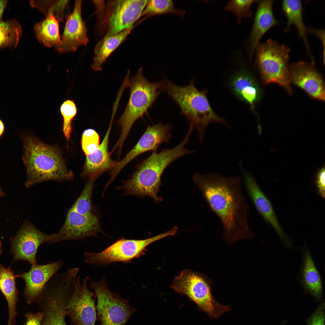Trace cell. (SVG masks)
I'll return each instance as SVG.
<instances>
[{
	"instance_id": "obj_1",
	"label": "cell",
	"mask_w": 325,
	"mask_h": 325,
	"mask_svg": "<svg viewBox=\"0 0 325 325\" xmlns=\"http://www.w3.org/2000/svg\"><path fill=\"white\" fill-rule=\"evenodd\" d=\"M193 179L210 209L219 218L225 241L231 244L253 237L248 220L249 206L240 177L196 173Z\"/></svg>"
},
{
	"instance_id": "obj_2",
	"label": "cell",
	"mask_w": 325,
	"mask_h": 325,
	"mask_svg": "<svg viewBox=\"0 0 325 325\" xmlns=\"http://www.w3.org/2000/svg\"><path fill=\"white\" fill-rule=\"evenodd\" d=\"M191 133L188 132L179 144L170 149H163L159 153L153 152L139 165L130 178L123 181L119 189L124 191V195L143 197H152L157 203L162 200L157 196L161 185V177L166 168L175 160L193 151L185 146L189 141Z\"/></svg>"
},
{
	"instance_id": "obj_3",
	"label": "cell",
	"mask_w": 325,
	"mask_h": 325,
	"mask_svg": "<svg viewBox=\"0 0 325 325\" xmlns=\"http://www.w3.org/2000/svg\"><path fill=\"white\" fill-rule=\"evenodd\" d=\"M22 159L27 170L26 188L42 182L72 180V172L66 168L60 152L34 136L23 134Z\"/></svg>"
},
{
	"instance_id": "obj_4",
	"label": "cell",
	"mask_w": 325,
	"mask_h": 325,
	"mask_svg": "<svg viewBox=\"0 0 325 325\" xmlns=\"http://www.w3.org/2000/svg\"><path fill=\"white\" fill-rule=\"evenodd\" d=\"M162 91L166 92L179 106L181 113L189 122L190 126L196 128L200 142L203 141L208 125L215 122L229 128L225 119L218 116L212 108L206 96L207 91H199L193 78L186 86L178 85L166 78L161 80Z\"/></svg>"
},
{
	"instance_id": "obj_5",
	"label": "cell",
	"mask_w": 325,
	"mask_h": 325,
	"mask_svg": "<svg viewBox=\"0 0 325 325\" xmlns=\"http://www.w3.org/2000/svg\"><path fill=\"white\" fill-rule=\"evenodd\" d=\"M127 86L130 89V96L126 107L117 121L121 131L119 138L111 151L117 149L120 155L123 144L135 122L145 114L154 103L162 91L161 81L151 82L143 75L141 68L135 76L128 79Z\"/></svg>"
},
{
	"instance_id": "obj_6",
	"label": "cell",
	"mask_w": 325,
	"mask_h": 325,
	"mask_svg": "<svg viewBox=\"0 0 325 325\" xmlns=\"http://www.w3.org/2000/svg\"><path fill=\"white\" fill-rule=\"evenodd\" d=\"M291 49L271 39L260 43L255 51V63L265 84L274 83L292 92L288 73Z\"/></svg>"
},
{
	"instance_id": "obj_7",
	"label": "cell",
	"mask_w": 325,
	"mask_h": 325,
	"mask_svg": "<svg viewBox=\"0 0 325 325\" xmlns=\"http://www.w3.org/2000/svg\"><path fill=\"white\" fill-rule=\"evenodd\" d=\"M212 281L202 274L189 270L182 271L175 277L171 287L178 292L188 296L201 310L212 319L218 318L231 310L229 306L218 302L212 293Z\"/></svg>"
},
{
	"instance_id": "obj_8",
	"label": "cell",
	"mask_w": 325,
	"mask_h": 325,
	"mask_svg": "<svg viewBox=\"0 0 325 325\" xmlns=\"http://www.w3.org/2000/svg\"><path fill=\"white\" fill-rule=\"evenodd\" d=\"M74 286L73 281L65 277H56L49 280L37 304L43 314L41 325H68L66 308Z\"/></svg>"
},
{
	"instance_id": "obj_9",
	"label": "cell",
	"mask_w": 325,
	"mask_h": 325,
	"mask_svg": "<svg viewBox=\"0 0 325 325\" xmlns=\"http://www.w3.org/2000/svg\"><path fill=\"white\" fill-rule=\"evenodd\" d=\"M90 286L97 299V320L100 325H125L137 309L130 305L129 299L111 291L104 278L98 282L91 281Z\"/></svg>"
},
{
	"instance_id": "obj_10",
	"label": "cell",
	"mask_w": 325,
	"mask_h": 325,
	"mask_svg": "<svg viewBox=\"0 0 325 325\" xmlns=\"http://www.w3.org/2000/svg\"><path fill=\"white\" fill-rule=\"evenodd\" d=\"M175 234L173 229L147 239L137 240L123 238L117 240L99 253L85 252L86 263L104 265L117 262L128 263L139 257L144 253L146 247L152 243Z\"/></svg>"
},
{
	"instance_id": "obj_11",
	"label": "cell",
	"mask_w": 325,
	"mask_h": 325,
	"mask_svg": "<svg viewBox=\"0 0 325 325\" xmlns=\"http://www.w3.org/2000/svg\"><path fill=\"white\" fill-rule=\"evenodd\" d=\"M148 0H112L107 4L103 22L104 36L116 34L134 27L141 17Z\"/></svg>"
},
{
	"instance_id": "obj_12",
	"label": "cell",
	"mask_w": 325,
	"mask_h": 325,
	"mask_svg": "<svg viewBox=\"0 0 325 325\" xmlns=\"http://www.w3.org/2000/svg\"><path fill=\"white\" fill-rule=\"evenodd\" d=\"M89 277L81 282L78 275L74 288L66 308L72 325H95L97 320L95 294L88 287Z\"/></svg>"
},
{
	"instance_id": "obj_13",
	"label": "cell",
	"mask_w": 325,
	"mask_h": 325,
	"mask_svg": "<svg viewBox=\"0 0 325 325\" xmlns=\"http://www.w3.org/2000/svg\"><path fill=\"white\" fill-rule=\"evenodd\" d=\"M55 235L45 234L25 220L16 234L10 239L14 260H25L31 265L36 263V254L39 247L48 242Z\"/></svg>"
},
{
	"instance_id": "obj_14",
	"label": "cell",
	"mask_w": 325,
	"mask_h": 325,
	"mask_svg": "<svg viewBox=\"0 0 325 325\" xmlns=\"http://www.w3.org/2000/svg\"><path fill=\"white\" fill-rule=\"evenodd\" d=\"M172 127L162 123L148 126L137 143L120 161L117 162L115 167L110 173L112 182L121 170L128 164L140 154L149 151L156 152L162 143H168L171 138L170 133Z\"/></svg>"
},
{
	"instance_id": "obj_15",
	"label": "cell",
	"mask_w": 325,
	"mask_h": 325,
	"mask_svg": "<svg viewBox=\"0 0 325 325\" xmlns=\"http://www.w3.org/2000/svg\"><path fill=\"white\" fill-rule=\"evenodd\" d=\"M102 232L97 217L93 214H79L71 207L60 230L47 243L52 244L67 240H82L96 236Z\"/></svg>"
},
{
	"instance_id": "obj_16",
	"label": "cell",
	"mask_w": 325,
	"mask_h": 325,
	"mask_svg": "<svg viewBox=\"0 0 325 325\" xmlns=\"http://www.w3.org/2000/svg\"><path fill=\"white\" fill-rule=\"evenodd\" d=\"M63 264L62 260L45 265L37 263L32 265L27 272L17 275L23 278L25 283L23 295L28 304H38L41 301L46 286L51 278Z\"/></svg>"
},
{
	"instance_id": "obj_17",
	"label": "cell",
	"mask_w": 325,
	"mask_h": 325,
	"mask_svg": "<svg viewBox=\"0 0 325 325\" xmlns=\"http://www.w3.org/2000/svg\"><path fill=\"white\" fill-rule=\"evenodd\" d=\"M240 166L246 190L255 208L264 220L273 227L285 245L288 247H291L292 242L281 228L269 200L253 175L245 171L241 164Z\"/></svg>"
},
{
	"instance_id": "obj_18",
	"label": "cell",
	"mask_w": 325,
	"mask_h": 325,
	"mask_svg": "<svg viewBox=\"0 0 325 325\" xmlns=\"http://www.w3.org/2000/svg\"><path fill=\"white\" fill-rule=\"evenodd\" d=\"M82 0L75 1L73 11L67 19L61 43L55 48L59 54L73 52L89 42L87 29L82 16Z\"/></svg>"
},
{
	"instance_id": "obj_19",
	"label": "cell",
	"mask_w": 325,
	"mask_h": 325,
	"mask_svg": "<svg viewBox=\"0 0 325 325\" xmlns=\"http://www.w3.org/2000/svg\"><path fill=\"white\" fill-rule=\"evenodd\" d=\"M288 73L290 83L300 87L314 98L324 101V82L313 63L300 61L293 63L289 65Z\"/></svg>"
},
{
	"instance_id": "obj_20",
	"label": "cell",
	"mask_w": 325,
	"mask_h": 325,
	"mask_svg": "<svg viewBox=\"0 0 325 325\" xmlns=\"http://www.w3.org/2000/svg\"><path fill=\"white\" fill-rule=\"evenodd\" d=\"M112 115L109 127L101 144L92 154L86 156L81 176L95 180L102 174L111 171L117 162L113 160L108 151L109 137L114 118Z\"/></svg>"
},
{
	"instance_id": "obj_21",
	"label": "cell",
	"mask_w": 325,
	"mask_h": 325,
	"mask_svg": "<svg viewBox=\"0 0 325 325\" xmlns=\"http://www.w3.org/2000/svg\"><path fill=\"white\" fill-rule=\"evenodd\" d=\"M257 2V10L248 42V52L250 58L260 43L263 36L278 23L273 13L274 1L261 0Z\"/></svg>"
},
{
	"instance_id": "obj_22",
	"label": "cell",
	"mask_w": 325,
	"mask_h": 325,
	"mask_svg": "<svg viewBox=\"0 0 325 325\" xmlns=\"http://www.w3.org/2000/svg\"><path fill=\"white\" fill-rule=\"evenodd\" d=\"M14 275L10 267L5 268L0 264V290L7 302L8 318L7 325H15L17 315L18 292L15 286Z\"/></svg>"
},
{
	"instance_id": "obj_23",
	"label": "cell",
	"mask_w": 325,
	"mask_h": 325,
	"mask_svg": "<svg viewBox=\"0 0 325 325\" xmlns=\"http://www.w3.org/2000/svg\"><path fill=\"white\" fill-rule=\"evenodd\" d=\"M282 9L287 19L285 32H287L293 25L298 31L299 36L303 40L311 59L313 58L307 36V28L305 26L303 17V6L301 1L285 0L282 2Z\"/></svg>"
},
{
	"instance_id": "obj_24",
	"label": "cell",
	"mask_w": 325,
	"mask_h": 325,
	"mask_svg": "<svg viewBox=\"0 0 325 325\" xmlns=\"http://www.w3.org/2000/svg\"><path fill=\"white\" fill-rule=\"evenodd\" d=\"M133 28L124 30L116 34L104 36L95 46L94 56L91 65L95 71L102 70V66L110 55L125 40Z\"/></svg>"
},
{
	"instance_id": "obj_25",
	"label": "cell",
	"mask_w": 325,
	"mask_h": 325,
	"mask_svg": "<svg viewBox=\"0 0 325 325\" xmlns=\"http://www.w3.org/2000/svg\"><path fill=\"white\" fill-rule=\"evenodd\" d=\"M302 279L306 291L317 300L323 297L322 285L320 274L308 250L304 251Z\"/></svg>"
},
{
	"instance_id": "obj_26",
	"label": "cell",
	"mask_w": 325,
	"mask_h": 325,
	"mask_svg": "<svg viewBox=\"0 0 325 325\" xmlns=\"http://www.w3.org/2000/svg\"><path fill=\"white\" fill-rule=\"evenodd\" d=\"M58 22L53 15L50 14L36 23L33 29L38 41L48 47L59 46L61 43V37Z\"/></svg>"
},
{
	"instance_id": "obj_27",
	"label": "cell",
	"mask_w": 325,
	"mask_h": 325,
	"mask_svg": "<svg viewBox=\"0 0 325 325\" xmlns=\"http://www.w3.org/2000/svg\"><path fill=\"white\" fill-rule=\"evenodd\" d=\"M231 86L236 95L249 104L253 110L259 97V91L252 77L245 72H241L234 78Z\"/></svg>"
},
{
	"instance_id": "obj_28",
	"label": "cell",
	"mask_w": 325,
	"mask_h": 325,
	"mask_svg": "<svg viewBox=\"0 0 325 325\" xmlns=\"http://www.w3.org/2000/svg\"><path fill=\"white\" fill-rule=\"evenodd\" d=\"M22 30L19 23L13 19L0 22V49L16 47L22 37Z\"/></svg>"
},
{
	"instance_id": "obj_29",
	"label": "cell",
	"mask_w": 325,
	"mask_h": 325,
	"mask_svg": "<svg viewBox=\"0 0 325 325\" xmlns=\"http://www.w3.org/2000/svg\"><path fill=\"white\" fill-rule=\"evenodd\" d=\"M171 13L183 17L185 11L175 8L173 1L171 0H149L142 13L141 17L146 18L155 15Z\"/></svg>"
},
{
	"instance_id": "obj_30",
	"label": "cell",
	"mask_w": 325,
	"mask_h": 325,
	"mask_svg": "<svg viewBox=\"0 0 325 325\" xmlns=\"http://www.w3.org/2000/svg\"><path fill=\"white\" fill-rule=\"evenodd\" d=\"M68 0H32V7L39 9L45 17L53 15L58 22H63L65 8Z\"/></svg>"
},
{
	"instance_id": "obj_31",
	"label": "cell",
	"mask_w": 325,
	"mask_h": 325,
	"mask_svg": "<svg viewBox=\"0 0 325 325\" xmlns=\"http://www.w3.org/2000/svg\"><path fill=\"white\" fill-rule=\"evenodd\" d=\"M94 181L89 179L80 195L71 207L79 214L84 215L93 214L91 198Z\"/></svg>"
},
{
	"instance_id": "obj_32",
	"label": "cell",
	"mask_w": 325,
	"mask_h": 325,
	"mask_svg": "<svg viewBox=\"0 0 325 325\" xmlns=\"http://www.w3.org/2000/svg\"><path fill=\"white\" fill-rule=\"evenodd\" d=\"M60 109L63 120V132L68 141L70 138L72 131V121L77 113V108L73 100H67L62 103Z\"/></svg>"
},
{
	"instance_id": "obj_33",
	"label": "cell",
	"mask_w": 325,
	"mask_h": 325,
	"mask_svg": "<svg viewBox=\"0 0 325 325\" xmlns=\"http://www.w3.org/2000/svg\"><path fill=\"white\" fill-rule=\"evenodd\" d=\"M257 0H231L225 8L226 11L233 12L236 16L237 23L240 24L243 18H251L252 16V5Z\"/></svg>"
},
{
	"instance_id": "obj_34",
	"label": "cell",
	"mask_w": 325,
	"mask_h": 325,
	"mask_svg": "<svg viewBox=\"0 0 325 325\" xmlns=\"http://www.w3.org/2000/svg\"><path fill=\"white\" fill-rule=\"evenodd\" d=\"M99 135L94 129L84 130L82 134L81 145L82 149L86 155L94 153L100 145Z\"/></svg>"
},
{
	"instance_id": "obj_35",
	"label": "cell",
	"mask_w": 325,
	"mask_h": 325,
	"mask_svg": "<svg viewBox=\"0 0 325 325\" xmlns=\"http://www.w3.org/2000/svg\"><path fill=\"white\" fill-rule=\"evenodd\" d=\"M308 325H325L324 303H321L308 320Z\"/></svg>"
},
{
	"instance_id": "obj_36",
	"label": "cell",
	"mask_w": 325,
	"mask_h": 325,
	"mask_svg": "<svg viewBox=\"0 0 325 325\" xmlns=\"http://www.w3.org/2000/svg\"><path fill=\"white\" fill-rule=\"evenodd\" d=\"M25 325H41L42 313L38 311L36 312L30 311L25 314Z\"/></svg>"
},
{
	"instance_id": "obj_37",
	"label": "cell",
	"mask_w": 325,
	"mask_h": 325,
	"mask_svg": "<svg viewBox=\"0 0 325 325\" xmlns=\"http://www.w3.org/2000/svg\"><path fill=\"white\" fill-rule=\"evenodd\" d=\"M325 173L324 168H322L318 172L316 178V184L318 194L324 199L325 198Z\"/></svg>"
},
{
	"instance_id": "obj_38",
	"label": "cell",
	"mask_w": 325,
	"mask_h": 325,
	"mask_svg": "<svg viewBox=\"0 0 325 325\" xmlns=\"http://www.w3.org/2000/svg\"><path fill=\"white\" fill-rule=\"evenodd\" d=\"M8 4V1L0 0V22L2 21V17L4 11Z\"/></svg>"
},
{
	"instance_id": "obj_39",
	"label": "cell",
	"mask_w": 325,
	"mask_h": 325,
	"mask_svg": "<svg viewBox=\"0 0 325 325\" xmlns=\"http://www.w3.org/2000/svg\"><path fill=\"white\" fill-rule=\"evenodd\" d=\"M5 129L3 123L0 119V137L3 134Z\"/></svg>"
},
{
	"instance_id": "obj_40",
	"label": "cell",
	"mask_w": 325,
	"mask_h": 325,
	"mask_svg": "<svg viewBox=\"0 0 325 325\" xmlns=\"http://www.w3.org/2000/svg\"><path fill=\"white\" fill-rule=\"evenodd\" d=\"M2 253V243L1 241H0V255Z\"/></svg>"
}]
</instances>
